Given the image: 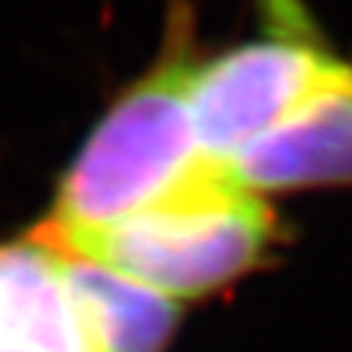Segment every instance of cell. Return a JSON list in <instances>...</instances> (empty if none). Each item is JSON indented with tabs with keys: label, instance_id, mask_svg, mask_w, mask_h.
<instances>
[{
	"label": "cell",
	"instance_id": "obj_1",
	"mask_svg": "<svg viewBox=\"0 0 352 352\" xmlns=\"http://www.w3.org/2000/svg\"><path fill=\"white\" fill-rule=\"evenodd\" d=\"M191 59L168 53L88 132L65 170L38 238L71 247L179 191L212 164L188 109Z\"/></svg>",
	"mask_w": 352,
	"mask_h": 352
},
{
	"label": "cell",
	"instance_id": "obj_2",
	"mask_svg": "<svg viewBox=\"0 0 352 352\" xmlns=\"http://www.w3.org/2000/svg\"><path fill=\"white\" fill-rule=\"evenodd\" d=\"M279 238L267 197L223 168H208L159 203L56 250L94 258L182 305L258 270Z\"/></svg>",
	"mask_w": 352,
	"mask_h": 352
},
{
	"label": "cell",
	"instance_id": "obj_3",
	"mask_svg": "<svg viewBox=\"0 0 352 352\" xmlns=\"http://www.w3.org/2000/svg\"><path fill=\"white\" fill-rule=\"evenodd\" d=\"M352 82V65L323 41L256 38L191 65L188 109L203 156L232 162L320 97Z\"/></svg>",
	"mask_w": 352,
	"mask_h": 352
},
{
	"label": "cell",
	"instance_id": "obj_4",
	"mask_svg": "<svg viewBox=\"0 0 352 352\" xmlns=\"http://www.w3.org/2000/svg\"><path fill=\"white\" fill-rule=\"evenodd\" d=\"M229 173L258 194L349 188L352 82L320 97L232 162Z\"/></svg>",
	"mask_w": 352,
	"mask_h": 352
},
{
	"label": "cell",
	"instance_id": "obj_5",
	"mask_svg": "<svg viewBox=\"0 0 352 352\" xmlns=\"http://www.w3.org/2000/svg\"><path fill=\"white\" fill-rule=\"evenodd\" d=\"M59 258L88 349L164 352L182 317L179 302L94 258L62 250Z\"/></svg>",
	"mask_w": 352,
	"mask_h": 352
},
{
	"label": "cell",
	"instance_id": "obj_6",
	"mask_svg": "<svg viewBox=\"0 0 352 352\" xmlns=\"http://www.w3.org/2000/svg\"><path fill=\"white\" fill-rule=\"evenodd\" d=\"M0 352H91L59 250L38 235L0 244Z\"/></svg>",
	"mask_w": 352,
	"mask_h": 352
},
{
	"label": "cell",
	"instance_id": "obj_7",
	"mask_svg": "<svg viewBox=\"0 0 352 352\" xmlns=\"http://www.w3.org/2000/svg\"><path fill=\"white\" fill-rule=\"evenodd\" d=\"M256 9L264 21L267 36L296 38V41H323L311 12L302 0H256Z\"/></svg>",
	"mask_w": 352,
	"mask_h": 352
}]
</instances>
